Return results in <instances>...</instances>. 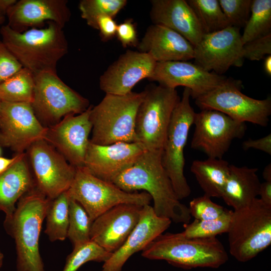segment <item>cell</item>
Wrapping results in <instances>:
<instances>
[{
	"label": "cell",
	"instance_id": "1",
	"mask_svg": "<svg viewBox=\"0 0 271 271\" xmlns=\"http://www.w3.org/2000/svg\"><path fill=\"white\" fill-rule=\"evenodd\" d=\"M162 151H145L112 183L127 192L144 190L152 197L157 216L175 223L188 224L191 218L189 208L177 197L162 165Z\"/></svg>",
	"mask_w": 271,
	"mask_h": 271
},
{
	"label": "cell",
	"instance_id": "2",
	"mask_svg": "<svg viewBox=\"0 0 271 271\" xmlns=\"http://www.w3.org/2000/svg\"><path fill=\"white\" fill-rule=\"evenodd\" d=\"M46 23V27L22 33L12 30L7 25L0 29L3 42L22 67L34 75L56 72L58 62L68 51L63 28L53 22Z\"/></svg>",
	"mask_w": 271,
	"mask_h": 271
},
{
	"label": "cell",
	"instance_id": "3",
	"mask_svg": "<svg viewBox=\"0 0 271 271\" xmlns=\"http://www.w3.org/2000/svg\"><path fill=\"white\" fill-rule=\"evenodd\" d=\"M49 201L35 186L20 199L12 220L4 224L16 243L17 271H45L39 238Z\"/></svg>",
	"mask_w": 271,
	"mask_h": 271
},
{
	"label": "cell",
	"instance_id": "4",
	"mask_svg": "<svg viewBox=\"0 0 271 271\" xmlns=\"http://www.w3.org/2000/svg\"><path fill=\"white\" fill-rule=\"evenodd\" d=\"M150 259L164 260L184 269L217 268L228 260L222 243L216 237L188 238L181 232L162 234L143 251Z\"/></svg>",
	"mask_w": 271,
	"mask_h": 271
},
{
	"label": "cell",
	"instance_id": "5",
	"mask_svg": "<svg viewBox=\"0 0 271 271\" xmlns=\"http://www.w3.org/2000/svg\"><path fill=\"white\" fill-rule=\"evenodd\" d=\"M145 95V90L124 95L105 94L102 100L91 108L92 128L90 141L100 145L139 142L135 121Z\"/></svg>",
	"mask_w": 271,
	"mask_h": 271
},
{
	"label": "cell",
	"instance_id": "6",
	"mask_svg": "<svg viewBox=\"0 0 271 271\" xmlns=\"http://www.w3.org/2000/svg\"><path fill=\"white\" fill-rule=\"evenodd\" d=\"M227 233L230 254L240 262L251 260L271 243V205L257 198L233 210Z\"/></svg>",
	"mask_w": 271,
	"mask_h": 271
},
{
	"label": "cell",
	"instance_id": "7",
	"mask_svg": "<svg viewBox=\"0 0 271 271\" xmlns=\"http://www.w3.org/2000/svg\"><path fill=\"white\" fill-rule=\"evenodd\" d=\"M190 90L185 88L172 113L163 145L161 160L179 200L188 197L190 187L184 173V151L196 112L190 103Z\"/></svg>",
	"mask_w": 271,
	"mask_h": 271
},
{
	"label": "cell",
	"instance_id": "8",
	"mask_svg": "<svg viewBox=\"0 0 271 271\" xmlns=\"http://www.w3.org/2000/svg\"><path fill=\"white\" fill-rule=\"evenodd\" d=\"M74 179L67 191L70 198L78 202L93 222L112 207L121 204L144 206L152 199L146 192H127L113 183L91 174L84 167L76 168Z\"/></svg>",
	"mask_w": 271,
	"mask_h": 271
},
{
	"label": "cell",
	"instance_id": "9",
	"mask_svg": "<svg viewBox=\"0 0 271 271\" xmlns=\"http://www.w3.org/2000/svg\"><path fill=\"white\" fill-rule=\"evenodd\" d=\"M31 105L41 124L48 127L65 116L83 113L89 107L88 100L66 84L56 72L34 75Z\"/></svg>",
	"mask_w": 271,
	"mask_h": 271
},
{
	"label": "cell",
	"instance_id": "10",
	"mask_svg": "<svg viewBox=\"0 0 271 271\" xmlns=\"http://www.w3.org/2000/svg\"><path fill=\"white\" fill-rule=\"evenodd\" d=\"M139 107L135 133L146 151H162L172 113L180 98L176 89L151 85Z\"/></svg>",
	"mask_w": 271,
	"mask_h": 271
},
{
	"label": "cell",
	"instance_id": "11",
	"mask_svg": "<svg viewBox=\"0 0 271 271\" xmlns=\"http://www.w3.org/2000/svg\"><path fill=\"white\" fill-rule=\"evenodd\" d=\"M241 82L226 78L221 84L195 99L201 109L220 111L242 122L267 126L271 114V99H256L243 94Z\"/></svg>",
	"mask_w": 271,
	"mask_h": 271
},
{
	"label": "cell",
	"instance_id": "12",
	"mask_svg": "<svg viewBox=\"0 0 271 271\" xmlns=\"http://www.w3.org/2000/svg\"><path fill=\"white\" fill-rule=\"evenodd\" d=\"M26 155L36 187L46 197L54 199L69 189L75 176L76 168L52 146L44 140H40L29 148Z\"/></svg>",
	"mask_w": 271,
	"mask_h": 271
},
{
	"label": "cell",
	"instance_id": "13",
	"mask_svg": "<svg viewBox=\"0 0 271 271\" xmlns=\"http://www.w3.org/2000/svg\"><path fill=\"white\" fill-rule=\"evenodd\" d=\"M193 124L191 147L209 158L222 159L232 141L242 138L247 129L245 123L213 109H202L196 113Z\"/></svg>",
	"mask_w": 271,
	"mask_h": 271
},
{
	"label": "cell",
	"instance_id": "14",
	"mask_svg": "<svg viewBox=\"0 0 271 271\" xmlns=\"http://www.w3.org/2000/svg\"><path fill=\"white\" fill-rule=\"evenodd\" d=\"M47 129L36 116L31 103L1 102L0 147L16 154L25 153L33 143L44 139Z\"/></svg>",
	"mask_w": 271,
	"mask_h": 271
},
{
	"label": "cell",
	"instance_id": "15",
	"mask_svg": "<svg viewBox=\"0 0 271 271\" xmlns=\"http://www.w3.org/2000/svg\"><path fill=\"white\" fill-rule=\"evenodd\" d=\"M243 45L240 29L234 27L205 34L194 47V63L208 72L222 75L231 66H242Z\"/></svg>",
	"mask_w": 271,
	"mask_h": 271
},
{
	"label": "cell",
	"instance_id": "16",
	"mask_svg": "<svg viewBox=\"0 0 271 271\" xmlns=\"http://www.w3.org/2000/svg\"><path fill=\"white\" fill-rule=\"evenodd\" d=\"M92 106L82 113L66 116L48 127L44 139L76 168L84 167L92 128L90 120Z\"/></svg>",
	"mask_w": 271,
	"mask_h": 271
},
{
	"label": "cell",
	"instance_id": "17",
	"mask_svg": "<svg viewBox=\"0 0 271 271\" xmlns=\"http://www.w3.org/2000/svg\"><path fill=\"white\" fill-rule=\"evenodd\" d=\"M227 78L187 61L157 62L149 79L164 87L176 89L178 86L188 88L193 99L201 96L223 82Z\"/></svg>",
	"mask_w": 271,
	"mask_h": 271
},
{
	"label": "cell",
	"instance_id": "18",
	"mask_svg": "<svg viewBox=\"0 0 271 271\" xmlns=\"http://www.w3.org/2000/svg\"><path fill=\"white\" fill-rule=\"evenodd\" d=\"M146 151L141 144L118 142L100 145L89 142L84 167L93 175L112 182Z\"/></svg>",
	"mask_w": 271,
	"mask_h": 271
},
{
	"label": "cell",
	"instance_id": "19",
	"mask_svg": "<svg viewBox=\"0 0 271 271\" xmlns=\"http://www.w3.org/2000/svg\"><path fill=\"white\" fill-rule=\"evenodd\" d=\"M156 64L149 54L128 50L100 76L99 87L105 94H127L141 80L151 78Z\"/></svg>",
	"mask_w": 271,
	"mask_h": 271
},
{
	"label": "cell",
	"instance_id": "20",
	"mask_svg": "<svg viewBox=\"0 0 271 271\" xmlns=\"http://www.w3.org/2000/svg\"><path fill=\"white\" fill-rule=\"evenodd\" d=\"M142 207L121 204L101 214L92 223L90 240L112 253L123 244L138 223Z\"/></svg>",
	"mask_w": 271,
	"mask_h": 271
},
{
	"label": "cell",
	"instance_id": "21",
	"mask_svg": "<svg viewBox=\"0 0 271 271\" xmlns=\"http://www.w3.org/2000/svg\"><path fill=\"white\" fill-rule=\"evenodd\" d=\"M7 25L20 33L44 27L53 22L63 28L70 21L71 11L67 0H20L8 10Z\"/></svg>",
	"mask_w": 271,
	"mask_h": 271
},
{
	"label": "cell",
	"instance_id": "22",
	"mask_svg": "<svg viewBox=\"0 0 271 271\" xmlns=\"http://www.w3.org/2000/svg\"><path fill=\"white\" fill-rule=\"evenodd\" d=\"M171 222L168 218L157 216L150 205L143 206L138 223L123 244L104 262L102 271H120L132 255L143 251Z\"/></svg>",
	"mask_w": 271,
	"mask_h": 271
},
{
	"label": "cell",
	"instance_id": "23",
	"mask_svg": "<svg viewBox=\"0 0 271 271\" xmlns=\"http://www.w3.org/2000/svg\"><path fill=\"white\" fill-rule=\"evenodd\" d=\"M150 18L153 24L167 27L180 34L194 47L205 33L194 12L185 0H152Z\"/></svg>",
	"mask_w": 271,
	"mask_h": 271
},
{
	"label": "cell",
	"instance_id": "24",
	"mask_svg": "<svg viewBox=\"0 0 271 271\" xmlns=\"http://www.w3.org/2000/svg\"><path fill=\"white\" fill-rule=\"evenodd\" d=\"M157 62L188 61L194 58V46L176 32L163 26L150 25L137 46Z\"/></svg>",
	"mask_w": 271,
	"mask_h": 271
},
{
	"label": "cell",
	"instance_id": "25",
	"mask_svg": "<svg viewBox=\"0 0 271 271\" xmlns=\"http://www.w3.org/2000/svg\"><path fill=\"white\" fill-rule=\"evenodd\" d=\"M27 155L0 175V211L5 214L4 224L12 219L16 204L36 185Z\"/></svg>",
	"mask_w": 271,
	"mask_h": 271
},
{
	"label": "cell",
	"instance_id": "26",
	"mask_svg": "<svg viewBox=\"0 0 271 271\" xmlns=\"http://www.w3.org/2000/svg\"><path fill=\"white\" fill-rule=\"evenodd\" d=\"M258 169L230 165L229 175L221 198L234 210L245 207L258 196L261 183Z\"/></svg>",
	"mask_w": 271,
	"mask_h": 271
},
{
	"label": "cell",
	"instance_id": "27",
	"mask_svg": "<svg viewBox=\"0 0 271 271\" xmlns=\"http://www.w3.org/2000/svg\"><path fill=\"white\" fill-rule=\"evenodd\" d=\"M229 170L230 164L222 159L195 160L191 166V171L204 194L210 198L221 197Z\"/></svg>",
	"mask_w": 271,
	"mask_h": 271
},
{
	"label": "cell",
	"instance_id": "28",
	"mask_svg": "<svg viewBox=\"0 0 271 271\" xmlns=\"http://www.w3.org/2000/svg\"><path fill=\"white\" fill-rule=\"evenodd\" d=\"M70 199L67 191L50 199L44 232L50 241H63L67 238Z\"/></svg>",
	"mask_w": 271,
	"mask_h": 271
},
{
	"label": "cell",
	"instance_id": "29",
	"mask_svg": "<svg viewBox=\"0 0 271 271\" xmlns=\"http://www.w3.org/2000/svg\"><path fill=\"white\" fill-rule=\"evenodd\" d=\"M34 87V74L23 67L0 83V101L31 103Z\"/></svg>",
	"mask_w": 271,
	"mask_h": 271
},
{
	"label": "cell",
	"instance_id": "30",
	"mask_svg": "<svg viewBox=\"0 0 271 271\" xmlns=\"http://www.w3.org/2000/svg\"><path fill=\"white\" fill-rule=\"evenodd\" d=\"M271 34V1L252 0L250 17L241 34L243 44Z\"/></svg>",
	"mask_w": 271,
	"mask_h": 271
},
{
	"label": "cell",
	"instance_id": "31",
	"mask_svg": "<svg viewBox=\"0 0 271 271\" xmlns=\"http://www.w3.org/2000/svg\"><path fill=\"white\" fill-rule=\"evenodd\" d=\"M205 34L220 31L229 24L218 0H187Z\"/></svg>",
	"mask_w": 271,
	"mask_h": 271
},
{
	"label": "cell",
	"instance_id": "32",
	"mask_svg": "<svg viewBox=\"0 0 271 271\" xmlns=\"http://www.w3.org/2000/svg\"><path fill=\"white\" fill-rule=\"evenodd\" d=\"M70 199L67 238L75 247L90 241L92 222L82 206Z\"/></svg>",
	"mask_w": 271,
	"mask_h": 271
},
{
	"label": "cell",
	"instance_id": "33",
	"mask_svg": "<svg viewBox=\"0 0 271 271\" xmlns=\"http://www.w3.org/2000/svg\"><path fill=\"white\" fill-rule=\"evenodd\" d=\"M126 0H82L79 9L87 24L98 30L97 18L103 15L114 18L127 4Z\"/></svg>",
	"mask_w": 271,
	"mask_h": 271
},
{
	"label": "cell",
	"instance_id": "34",
	"mask_svg": "<svg viewBox=\"0 0 271 271\" xmlns=\"http://www.w3.org/2000/svg\"><path fill=\"white\" fill-rule=\"evenodd\" d=\"M233 211L226 209L217 218L206 220L195 219L191 223L184 225L181 233L188 238H210L227 233Z\"/></svg>",
	"mask_w": 271,
	"mask_h": 271
},
{
	"label": "cell",
	"instance_id": "35",
	"mask_svg": "<svg viewBox=\"0 0 271 271\" xmlns=\"http://www.w3.org/2000/svg\"><path fill=\"white\" fill-rule=\"evenodd\" d=\"M112 254L90 240L73 247L72 251L66 258L62 271H77L84 263L90 261L104 262Z\"/></svg>",
	"mask_w": 271,
	"mask_h": 271
},
{
	"label": "cell",
	"instance_id": "36",
	"mask_svg": "<svg viewBox=\"0 0 271 271\" xmlns=\"http://www.w3.org/2000/svg\"><path fill=\"white\" fill-rule=\"evenodd\" d=\"M229 26L244 27L250 15L252 0H218Z\"/></svg>",
	"mask_w": 271,
	"mask_h": 271
},
{
	"label": "cell",
	"instance_id": "37",
	"mask_svg": "<svg viewBox=\"0 0 271 271\" xmlns=\"http://www.w3.org/2000/svg\"><path fill=\"white\" fill-rule=\"evenodd\" d=\"M188 208L191 216L195 219L200 220L217 218L226 210L223 206L212 201L211 198L205 194L192 199Z\"/></svg>",
	"mask_w": 271,
	"mask_h": 271
},
{
	"label": "cell",
	"instance_id": "38",
	"mask_svg": "<svg viewBox=\"0 0 271 271\" xmlns=\"http://www.w3.org/2000/svg\"><path fill=\"white\" fill-rule=\"evenodd\" d=\"M270 55L271 34L248 42L242 47L244 59L259 61Z\"/></svg>",
	"mask_w": 271,
	"mask_h": 271
},
{
	"label": "cell",
	"instance_id": "39",
	"mask_svg": "<svg viewBox=\"0 0 271 271\" xmlns=\"http://www.w3.org/2000/svg\"><path fill=\"white\" fill-rule=\"evenodd\" d=\"M22 68V65L0 39V83Z\"/></svg>",
	"mask_w": 271,
	"mask_h": 271
},
{
	"label": "cell",
	"instance_id": "40",
	"mask_svg": "<svg viewBox=\"0 0 271 271\" xmlns=\"http://www.w3.org/2000/svg\"><path fill=\"white\" fill-rule=\"evenodd\" d=\"M116 36L124 48L128 46L137 47L139 41L134 24L128 19L117 25Z\"/></svg>",
	"mask_w": 271,
	"mask_h": 271
},
{
	"label": "cell",
	"instance_id": "41",
	"mask_svg": "<svg viewBox=\"0 0 271 271\" xmlns=\"http://www.w3.org/2000/svg\"><path fill=\"white\" fill-rule=\"evenodd\" d=\"M97 23L103 41L111 40L116 36L117 24L114 18L107 15L101 16L97 18Z\"/></svg>",
	"mask_w": 271,
	"mask_h": 271
},
{
	"label": "cell",
	"instance_id": "42",
	"mask_svg": "<svg viewBox=\"0 0 271 271\" xmlns=\"http://www.w3.org/2000/svg\"><path fill=\"white\" fill-rule=\"evenodd\" d=\"M242 147L244 151L253 149L271 155V134L255 140L249 139L243 142Z\"/></svg>",
	"mask_w": 271,
	"mask_h": 271
},
{
	"label": "cell",
	"instance_id": "43",
	"mask_svg": "<svg viewBox=\"0 0 271 271\" xmlns=\"http://www.w3.org/2000/svg\"><path fill=\"white\" fill-rule=\"evenodd\" d=\"M26 155V153L16 154L11 158H7L0 156V175L8 170L17 161L23 158Z\"/></svg>",
	"mask_w": 271,
	"mask_h": 271
},
{
	"label": "cell",
	"instance_id": "44",
	"mask_svg": "<svg viewBox=\"0 0 271 271\" xmlns=\"http://www.w3.org/2000/svg\"><path fill=\"white\" fill-rule=\"evenodd\" d=\"M258 195L262 202L271 205V181H265L260 184Z\"/></svg>",
	"mask_w": 271,
	"mask_h": 271
},
{
	"label": "cell",
	"instance_id": "45",
	"mask_svg": "<svg viewBox=\"0 0 271 271\" xmlns=\"http://www.w3.org/2000/svg\"><path fill=\"white\" fill-rule=\"evenodd\" d=\"M17 1V0H0V12L6 16L8 10Z\"/></svg>",
	"mask_w": 271,
	"mask_h": 271
},
{
	"label": "cell",
	"instance_id": "46",
	"mask_svg": "<svg viewBox=\"0 0 271 271\" xmlns=\"http://www.w3.org/2000/svg\"><path fill=\"white\" fill-rule=\"evenodd\" d=\"M264 70L269 76L271 75V55L265 57L263 63Z\"/></svg>",
	"mask_w": 271,
	"mask_h": 271
},
{
	"label": "cell",
	"instance_id": "47",
	"mask_svg": "<svg viewBox=\"0 0 271 271\" xmlns=\"http://www.w3.org/2000/svg\"><path fill=\"white\" fill-rule=\"evenodd\" d=\"M262 176L265 181H271V164H268L264 168Z\"/></svg>",
	"mask_w": 271,
	"mask_h": 271
},
{
	"label": "cell",
	"instance_id": "48",
	"mask_svg": "<svg viewBox=\"0 0 271 271\" xmlns=\"http://www.w3.org/2000/svg\"><path fill=\"white\" fill-rule=\"evenodd\" d=\"M3 260H4V254L2 252V251L0 250V269L1 268L3 265Z\"/></svg>",
	"mask_w": 271,
	"mask_h": 271
},
{
	"label": "cell",
	"instance_id": "49",
	"mask_svg": "<svg viewBox=\"0 0 271 271\" xmlns=\"http://www.w3.org/2000/svg\"><path fill=\"white\" fill-rule=\"evenodd\" d=\"M5 16L0 12V25L2 24L5 20Z\"/></svg>",
	"mask_w": 271,
	"mask_h": 271
},
{
	"label": "cell",
	"instance_id": "50",
	"mask_svg": "<svg viewBox=\"0 0 271 271\" xmlns=\"http://www.w3.org/2000/svg\"><path fill=\"white\" fill-rule=\"evenodd\" d=\"M1 153H2V150H1V147H0V156L1 155Z\"/></svg>",
	"mask_w": 271,
	"mask_h": 271
},
{
	"label": "cell",
	"instance_id": "51",
	"mask_svg": "<svg viewBox=\"0 0 271 271\" xmlns=\"http://www.w3.org/2000/svg\"><path fill=\"white\" fill-rule=\"evenodd\" d=\"M0 103H1V101H0Z\"/></svg>",
	"mask_w": 271,
	"mask_h": 271
}]
</instances>
